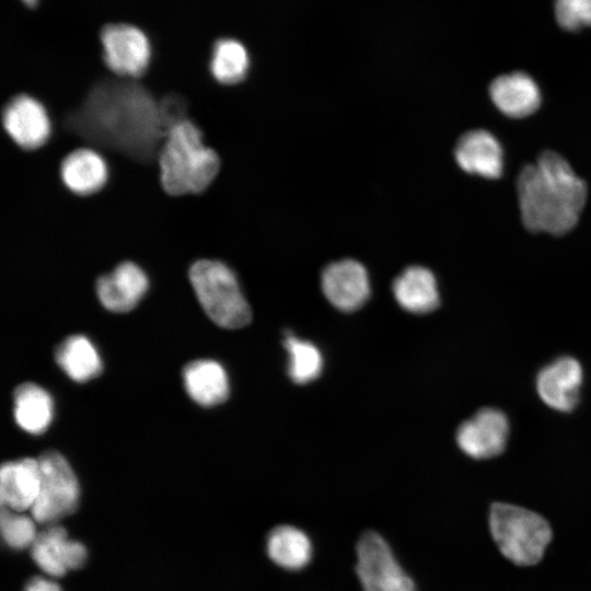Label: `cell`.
I'll return each instance as SVG.
<instances>
[{"label": "cell", "mask_w": 591, "mask_h": 591, "mask_svg": "<svg viewBox=\"0 0 591 591\" xmlns=\"http://www.w3.org/2000/svg\"><path fill=\"white\" fill-rule=\"evenodd\" d=\"M67 119L84 141L147 164L158 158L167 134L160 101L132 79L97 82Z\"/></svg>", "instance_id": "cell-1"}, {"label": "cell", "mask_w": 591, "mask_h": 591, "mask_svg": "<svg viewBox=\"0 0 591 591\" xmlns=\"http://www.w3.org/2000/svg\"><path fill=\"white\" fill-rule=\"evenodd\" d=\"M517 196L528 231L563 236L579 222L588 186L560 153L546 150L520 171Z\"/></svg>", "instance_id": "cell-2"}, {"label": "cell", "mask_w": 591, "mask_h": 591, "mask_svg": "<svg viewBox=\"0 0 591 591\" xmlns=\"http://www.w3.org/2000/svg\"><path fill=\"white\" fill-rule=\"evenodd\" d=\"M160 186L174 197L200 195L220 171V157L208 147L200 127L190 118L174 125L159 150Z\"/></svg>", "instance_id": "cell-3"}, {"label": "cell", "mask_w": 591, "mask_h": 591, "mask_svg": "<svg viewBox=\"0 0 591 591\" xmlns=\"http://www.w3.org/2000/svg\"><path fill=\"white\" fill-rule=\"evenodd\" d=\"M488 526L499 552L517 566L537 565L553 540L548 520L531 509L496 501L488 511Z\"/></svg>", "instance_id": "cell-4"}, {"label": "cell", "mask_w": 591, "mask_h": 591, "mask_svg": "<svg viewBox=\"0 0 591 591\" xmlns=\"http://www.w3.org/2000/svg\"><path fill=\"white\" fill-rule=\"evenodd\" d=\"M188 278L204 311L218 326L233 329L251 322V308L228 265L200 258L189 267Z\"/></svg>", "instance_id": "cell-5"}, {"label": "cell", "mask_w": 591, "mask_h": 591, "mask_svg": "<svg viewBox=\"0 0 591 591\" xmlns=\"http://www.w3.org/2000/svg\"><path fill=\"white\" fill-rule=\"evenodd\" d=\"M38 463L40 488L31 514L37 523L50 525L77 510L80 487L72 467L59 452L42 453Z\"/></svg>", "instance_id": "cell-6"}, {"label": "cell", "mask_w": 591, "mask_h": 591, "mask_svg": "<svg viewBox=\"0 0 591 591\" xmlns=\"http://www.w3.org/2000/svg\"><path fill=\"white\" fill-rule=\"evenodd\" d=\"M356 573L363 591H417L386 540L366 531L356 545Z\"/></svg>", "instance_id": "cell-7"}, {"label": "cell", "mask_w": 591, "mask_h": 591, "mask_svg": "<svg viewBox=\"0 0 591 591\" xmlns=\"http://www.w3.org/2000/svg\"><path fill=\"white\" fill-rule=\"evenodd\" d=\"M105 66L117 77L139 79L149 69L151 44L146 33L127 23L107 24L101 31Z\"/></svg>", "instance_id": "cell-8"}, {"label": "cell", "mask_w": 591, "mask_h": 591, "mask_svg": "<svg viewBox=\"0 0 591 591\" xmlns=\"http://www.w3.org/2000/svg\"><path fill=\"white\" fill-rule=\"evenodd\" d=\"M3 129L23 151H36L51 138L53 125L43 102L27 93L11 96L1 113Z\"/></svg>", "instance_id": "cell-9"}, {"label": "cell", "mask_w": 591, "mask_h": 591, "mask_svg": "<svg viewBox=\"0 0 591 591\" xmlns=\"http://www.w3.org/2000/svg\"><path fill=\"white\" fill-rule=\"evenodd\" d=\"M509 437V421L499 409L485 407L456 430L459 448L476 460L491 459L503 452Z\"/></svg>", "instance_id": "cell-10"}, {"label": "cell", "mask_w": 591, "mask_h": 591, "mask_svg": "<svg viewBox=\"0 0 591 591\" xmlns=\"http://www.w3.org/2000/svg\"><path fill=\"white\" fill-rule=\"evenodd\" d=\"M30 549L34 563L49 577H62L69 570L80 569L88 559L86 547L69 538L66 529L57 523L38 532Z\"/></svg>", "instance_id": "cell-11"}, {"label": "cell", "mask_w": 591, "mask_h": 591, "mask_svg": "<svg viewBox=\"0 0 591 591\" xmlns=\"http://www.w3.org/2000/svg\"><path fill=\"white\" fill-rule=\"evenodd\" d=\"M321 286L328 302L343 312L357 311L370 296L364 266L350 258L327 265L321 276Z\"/></svg>", "instance_id": "cell-12"}, {"label": "cell", "mask_w": 591, "mask_h": 591, "mask_svg": "<svg viewBox=\"0 0 591 591\" xmlns=\"http://www.w3.org/2000/svg\"><path fill=\"white\" fill-rule=\"evenodd\" d=\"M149 279L144 270L131 260H124L95 282L102 305L116 313L131 311L147 293Z\"/></svg>", "instance_id": "cell-13"}, {"label": "cell", "mask_w": 591, "mask_h": 591, "mask_svg": "<svg viewBox=\"0 0 591 591\" xmlns=\"http://www.w3.org/2000/svg\"><path fill=\"white\" fill-rule=\"evenodd\" d=\"M582 379V367L577 359L559 357L538 372L536 391L548 407L567 413L578 403Z\"/></svg>", "instance_id": "cell-14"}, {"label": "cell", "mask_w": 591, "mask_h": 591, "mask_svg": "<svg viewBox=\"0 0 591 591\" xmlns=\"http://www.w3.org/2000/svg\"><path fill=\"white\" fill-rule=\"evenodd\" d=\"M59 177L65 188L80 197L102 192L108 183L109 167L96 150L80 147L71 150L60 161Z\"/></svg>", "instance_id": "cell-15"}, {"label": "cell", "mask_w": 591, "mask_h": 591, "mask_svg": "<svg viewBox=\"0 0 591 591\" xmlns=\"http://www.w3.org/2000/svg\"><path fill=\"white\" fill-rule=\"evenodd\" d=\"M454 158L466 173L487 179H497L503 172V150L488 130L472 129L456 141Z\"/></svg>", "instance_id": "cell-16"}, {"label": "cell", "mask_w": 591, "mask_h": 591, "mask_svg": "<svg viewBox=\"0 0 591 591\" xmlns=\"http://www.w3.org/2000/svg\"><path fill=\"white\" fill-rule=\"evenodd\" d=\"M489 97L505 116L525 118L541 106V90L525 72L514 71L496 77L489 84Z\"/></svg>", "instance_id": "cell-17"}, {"label": "cell", "mask_w": 591, "mask_h": 591, "mask_svg": "<svg viewBox=\"0 0 591 591\" xmlns=\"http://www.w3.org/2000/svg\"><path fill=\"white\" fill-rule=\"evenodd\" d=\"M40 488L38 459L8 461L0 468L1 507L13 511L31 510Z\"/></svg>", "instance_id": "cell-18"}, {"label": "cell", "mask_w": 591, "mask_h": 591, "mask_svg": "<svg viewBox=\"0 0 591 591\" xmlns=\"http://www.w3.org/2000/svg\"><path fill=\"white\" fill-rule=\"evenodd\" d=\"M396 302L407 312L425 314L440 303L438 283L431 270L424 266H409L393 281Z\"/></svg>", "instance_id": "cell-19"}, {"label": "cell", "mask_w": 591, "mask_h": 591, "mask_svg": "<svg viewBox=\"0 0 591 591\" xmlns=\"http://www.w3.org/2000/svg\"><path fill=\"white\" fill-rule=\"evenodd\" d=\"M186 392L206 407L219 405L229 396V379L223 367L210 359L189 362L183 370Z\"/></svg>", "instance_id": "cell-20"}, {"label": "cell", "mask_w": 591, "mask_h": 591, "mask_svg": "<svg viewBox=\"0 0 591 591\" xmlns=\"http://www.w3.org/2000/svg\"><path fill=\"white\" fill-rule=\"evenodd\" d=\"M266 553L269 559L286 570L297 571L309 565L313 556V545L301 529L281 524L273 528L266 537Z\"/></svg>", "instance_id": "cell-21"}, {"label": "cell", "mask_w": 591, "mask_h": 591, "mask_svg": "<svg viewBox=\"0 0 591 591\" xmlns=\"http://www.w3.org/2000/svg\"><path fill=\"white\" fill-rule=\"evenodd\" d=\"M13 401L14 418L23 430L39 434L49 427L54 402L46 390L35 383H23L15 389Z\"/></svg>", "instance_id": "cell-22"}, {"label": "cell", "mask_w": 591, "mask_h": 591, "mask_svg": "<svg viewBox=\"0 0 591 591\" xmlns=\"http://www.w3.org/2000/svg\"><path fill=\"white\" fill-rule=\"evenodd\" d=\"M55 358L63 372L76 382H86L102 373L103 364L94 345L83 335L67 337L56 349Z\"/></svg>", "instance_id": "cell-23"}, {"label": "cell", "mask_w": 591, "mask_h": 591, "mask_svg": "<svg viewBox=\"0 0 591 591\" xmlns=\"http://www.w3.org/2000/svg\"><path fill=\"white\" fill-rule=\"evenodd\" d=\"M250 57L245 46L233 38L218 39L212 47L209 70L224 85L242 82L248 71Z\"/></svg>", "instance_id": "cell-24"}, {"label": "cell", "mask_w": 591, "mask_h": 591, "mask_svg": "<svg viewBox=\"0 0 591 591\" xmlns=\"http://www.w3.org/2000/svg\"><path fill=\"white\" fill-rule=\"evenodd\" d=\"M283 345L289 355L288 373L293 382L306 384L321 374L323 358L315 345L297 338L290 332L286 334Z\"/></svg>", "instance_id": "cell-25"}, {"label": "cell", "mask_w": 591, "mask_h": 591, "mask_svg": "<svg viewBox=\"0 0 591 591\" xmlns=\"http://www.w3.org/2000/svg\"><path fill=\"white\" fill-rule=\"evenodd\" d=\"M0 528L4 543L15 551L31 548L38 534L36 521L33 518L3 507H1Z\"/></svg>", "instance_id": "cell-26"}, {"label": "cell", "mask_w": 591, "mask_h": 591, "mask_svg": "<svg viewBox=\"0 0 591 591\" xmlns=\"http://www.w3.org/2000/svg\"><path fill=\"white\" fill-rule=\"evenodd\" d=\"M555 16L568 31L591 26V0H555Z\"/></svg>", "instance_id": "cell-27"}, {"label": "cell", "mask_w": 591, "mask_h": 591, "mask_svg": "<svg viewBox=\"0 0 591 591\" xmlns=\"http://www.w3.org/2000/svg\"><path fill=\"white\" fill-rule=\"evenodd\" d=\"M23 591H62L60 586L54 580L45 577H33L31 578Z\"/></svg>", "instance_id": "cell-28"}, {"label": "cell", "mask_w": 591, "mask_h": 591, "mask_svg": "<svg viewBox=\"0 0 591 591\" xmlns=\"http://www.w3.org/2000/svg\"><path fill=\"white\" fill-rule=\"evenodd\" d=\"M22 2L30 8H34L37 5L38 0H22Z\"/></svg>", "instance_id": "cell-29"}]
</instances>
